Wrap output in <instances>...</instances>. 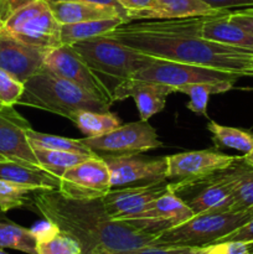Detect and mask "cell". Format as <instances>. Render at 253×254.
Returning <instances> with one entry per match:
<instances>
[{
	"label": "cell",
	"instance_id": "d6a6232c",
	"mask_svg": "<svg viewBox=\"0 0 253 254\" xmlns=\"http://www.w3.org/2000/svg\"><path fill=\"white\" fill-rule=\"evenodd\" d=\"M24 92V83L0 68V99L5 106H15Z\"/></svg>",
	"mask_w": 253,
	"mask_h": 254
},
{
	"label": "cell",
	"instance_id": "7c38bea8",
	"mask_svg": "<svg viewBox=\"0 0 253 254\" xmlns=\"http://www.w3.org/2000/svg\"><path fill=\"white\" fill-rule=\"evenodd\" d=\"M42 68L62 77L113 104L112 94L71 45H61L46 55Z\"/></svg>",
	"mask_w": 253,
	"mask_h": 254
},
{
	"label": "cell",
	"instance_id": "6da1fadb",
	"mask_svg": "<svg viewBox=\"0 0 253 254\" xmlns=\"http://www.w3.org/2000/svg\"><path fill=\"white\" fill-rule=\"evenodd\" d=\"M206 17L129 21L106 35L129 49L155 59L201 64L251 77L253 50L206 40L201 35Z\"/></svg>",
	"mask_w": 253,
	"mask_h": 254
},
{
	"label": "cell",
	"instance_id": "603a6c76",
	"mask_svg": "<svg viewBox=\"0 0 253 254\" xmlns=\"http://www.w3.org/2000/svg\"><path fill=\"white\" fill-rule=\"evenodd\" d=\"M223 173L232 185L233 211H253V166L246 164L242 156H237Z\"/></svg>",
	"mask_w": 253,
	"mask_h": 254
},
{
	"label": "cell",
	"instance_id": "30bf717a",
	"mask_svg": "<svg viewBox=\"0 0 253 254\" xmlns=\"http://www.w3.org/2000/svg\"><path fill=\"white\" fill-rule=\"evenodd\" d=\"M111 189L108 166L102 156L96 155L69 168L60 179L57 191L72 200H96Z\"/></svg>",
	"mask_w": 253,
	"mask_h": 254
},
{
	"label": "cell",
	"instance_id": "f1b7e54d",
	"mask_svg": "<svg viewBox=\"0 0 253 254\" xmlns=\"http://www.w3.org/2000/svg\"><path fill=\"white\" fill-rule=\"evenodd\" d=\"M32 150L40 166L59 179H61L69 168L91 158V155L71 153V151L49 150L42 148H32Z\"/></svg>",
	"mask_w": 253,
	"mask_h": 254
},
{
	"label": "cell",
	"instance_id": "bcb514c9",
	"mask_svg": "<svg viewBox=\"0 0 253 254\" xmlns=\"http://www.w3.org/2000/svg\"><path fill=\"white\" fill-rule=\"evenodd\" d=\"M250 242V246H251V251H252V254H253V241H248Z\"/></svg>",
	"mask_w": 253,
	"mask_h": 254
},
{
	"label": "cell",
	"instance_id": "5b68a950",
	"mask_svg": "<svg viewBox=\"0 0 253 254\" xmlns=\"http://www.w3.org/2000/svg\"><path fill=\"white\" fill-rule=\"evenodd\" d=\"M252 218L253 211L200 213L161 232L154 238L151 246L207 247L242 227Z\"/></svg>",
	"mask_w": 253,
	"mask_h": 254
},
{
	"label": "cell",
	"instance_id": "f546056e",
	"mask_svg": "<svg viewBox=\"0 0 253 254\" xmlns=\"http://www.w3.org/2000/svg\"><path fill=\"white\" fill-rule=\"evenodd\" d=\"M36 241V235L32 230L0 220V250L11 248L27 254H37Z\"/></svg>",
	"mask_w": 253,
	"mask_h": 254
},
{
	"label": "cell",
	"instance_id": "e575fe53",
	"mask_svg": "<svg viewBox=\"0 0 253 254\" xmlns=\"http://www.w3.org/2000/svg\"><path fill=\"white\" fill-rule=\"evenodd\" d=\"M230 20L235 24L240 25L248 32L253 34V6L242 7V9H236L233 11L230 10Z\"/></svg>",
	"mask_w": 253,
	"mask_h": 254
},
{
	"label": "cell",
	"instance_id": "e0dca14e",
	"mask_svg": "<svg viewBox=\"0 0 253 254\" xmlns=\"http://www.w3.org/2000/svg\"><path fill=\"white\" fill-rule=\"evenodd\" d=\"M50 51L51 50L27 45L0 31V68L9 72L22 83L41 68Z\"/></svg>",
	"mask_w": 253,
	"mask_h": 254
},
{
	"label": "cell",
	"instance_id": "7bdbcfd3",
	"mask_svg": "<svg viewBox=\"0 0 253 254\" xmlns=\"http://www.w3.org/2000/svg\"><path fill=\"white\" fill-rule=\"evenodd\" d=\"M92 254H114L113 252H112V251H109V250H107V248H98V250H96L94 251L93 253Z\"/></svg>",
	"mask_w": 253,
	"mask_h": 254
},
{
	"label": "cell",
	"instance_id": "4dcf8cb0",
	"mask_svg": "<svg viewBox=\"0 0 253 254\" xmlns=\"http://www.w3.org/2000/svg\"><path fill=\"white\" fill-rule=\"evenodd\" d=\"M27 140H29L31 148H42L49 150H60V151H71V153L84 154V155H97L92 151L88 146L84 145L79 139H69L64 136L52 135V134L40 133L29 128L26 131Z\"/></svg>",
	"mask_w": 253,
	"mask_h": 254
},
{
	"label": "cell",
	"instance_id": "5bb4252c",
	"mask_svg": "<svg viewBox=\"0 0 253 254\" xmlns=\"http://www.w3.org/2000/svg\"><path fill=\"white\" fill-rule=\"evenodd\" d=\"M236 159L237 156L222 154L213 149L185 151L169 155L166 156V180L176 183L208 176L216 171L228 168Z\"/></svg>",
	"mask_w": 253,
	"mask_h": 254
},
{
	"label": "cell",
	"instance_id": "836d02e7",
	"mask_svg": "<svg viewBox=\"0 0 253 254\" xmlns=\"http://www.w3.org/2000/svg\"><path fill=\"white\" fill-rule=\"evenodd\" d=\"M202 247H178V246H144L126 251H112L114 254H197Z\"/></svg>",
	"mask_w": 253,
	"mask_h": 254
},
{
	"label": "cell",
	"instance_id": "ffe728a7",
	"mask_svg": "<svg viewBox=\"0 0 253 254\" xmlns=\"http://www.w3.org/2000/svg\"><path fill=\"white\" fill-rule=\"evenodd\" d=\"M55 17L61 25L92 20L122 17L128 22V12H124L111 5H101L86 1H55L47 0Z\"/></svg>",
	"mask_w": 253,
	"mask_h": 254
},
{
	"label": "cell",
	"instance_id": "ac0fdd59",
	"mask_svg": "<svg viewBox=\"0 0 253 254\" xmlns=\"http://www.w3.org/2000/svg\"><path fill=\"white\" fill-rule=\"evenodd\" d=\"M174 92H176V89L166 84L129 78L114 88L112 98L113 103L126 98H133L140 114V121H149L154 114L165 108L166 98Z\"/></svg>",
	"mask_w": 253,
	"mask_h": 254
},
{
	"label": "cell",
	"instance_id": "44dd1931",
	"mask_svg": "<svg viewBox=\"0 0 253 254\" xmlns=\"http://www.w3.org/2000/svg\"><path fill=\"white\" fill-rule=\"evenodd\" d=\"M228 15L230 10H223L220 14L206 17L201 27L202 37L218 44L253 50V34L231 21Z\"/></svg>",
	"mask_w": 253,
	"mask_h": 254
},
{
	"label": "cell",
	"instance_id": "ba28073f",
	"mask_svg": "<svg viewBox=\"0 0 253 254\" xmlns=\"http://www.w3.org/2000/svg\"><path fill=\"white\" fill-rule=\"evenodd\" d=\"M92 151L99 155H136L163 148V141L148 121L133 122L118 127L111 133L96 138L79 139Z\"/></svg>",
	"mask_w": 253,
	"mask_h": 254
},
{
	"label": "cell",
	"instance_id": "c3c4849f",
	"mask_svg": "<svg viewBox=\"0 0 253 254\" xmlns=\"http://www.w3.org/2000/svg\"><path fill=\"white\" fill-rule=\"evenodd\" d=\"M4 160H7V159L5 158V156H2L1 154H0V161H4Z\"/></svg>",
	"mask_w": 253,
	"mask_h": 254
},
{
	"label": "cell",
	"instance_id": "4316f807",
	"mask_svg": "<svg viewBox=\"0 0 253 254\" xmlns=\"http://www.w3.org/2000/svg\"><path fill=\"white\" fill-rule=\"evenodd\" d=\"M77 128L87 136V138H96L111 133L114 129L122 126L121 119L117 114L111 112H92L82 111L77 113L73 118Z\"/></svg>",
	"mask_w": 253,
	"mask_h": 254
},
{
	"label": "cell",
	"instance_id": "8992f818",
	"mask_svg": "<svg viewBox=\"0 0 253 254\" xmlns=\"http://www.w3.org/2000/svg\"><path fill=\"white\" fill-rule=\"evenodd\" d=\"M0 31L19 41L44 50L61 46V24L47 0H29L10 12Z\"/></svg>",
	"mask_w": 253,
	"mask_h": 254
},
{
	"label": "cell",
	"instance_id": "cb8c5ba5",
	"mask_svg": "<svg viewBox=\"0 0 253 254\" xmlns=\"http://www.w3.org/2000/svg\"><path fill=\"white\" fill-rule=\"evenodd\" d=\"M32 231L36 235L37 254H82L78 242L49 221L45 220Z\"/></svg>",
	"mask_w": 253,
	"mask_h": 254
},
{
	"label": "cell",
	"instance_id": "f6af8a7d",
	"mask_svg": "<svg viewBox=\"0 0 253 254\" xmlns=\"http://www.w3.org/2000/svg\"><path fill=\"white\" fill-rule=\"evenodd\" d=\"M251 77H253V57L252 61H251Z\"/></svg>",
	"mask_w": 253,
	"mask_h": 254
},
{
	"label": "cell",
	"instance_id": "7a4b0ae2",
	"mask_svg": "<svg viewBox=\"0 0 253 254\" xmlns=\"http://www.w3.org/2000/svg\"><path fill=\"white\" fill-rule=\"evenodd\" d=\"M32 207L60 231L74 238L81 246L82 254H92L102 247L109 251L140 248L151 246L156 237L126 222L112 220L102 198L72 200L57 190L39 189Z\"/></svg>",
	"mask_w": 253,
	"mask_h": 254
},
{
	"label": "cell",
	"instance_id": "1f68e13d",
	"mask_svg": "<svg viewBox=\"0 0 253 254\" xmlns=\"http://www.w3.org/2000/svg\"><path fill=\"white\" fill-rule=\"evenodd\" d=\"M39 188L0 180V210L7 212L15 208L34 206V196Z\"/></svg>",
	"mask_w": 253,
	"mask_h": 254
},
{
	"label": "cell",
	"instance_id": "d6986e66",
	"mask_svg": "<svg viewBox=\"0 0 253 254\" xmlns=\"http://www.w3.org/2000/svg\"><path fill=\"white\" fill-rule=\"evenodd\" d=\"M223 10L213 9L203 0H153L146 9L128 11V22L139 20H173L193 16H210Z\"/></svg>",
	"mask_w": 253,
	"mask_h": 254
},
{
	"label": "cell",
	"instance_id": "d590c367",
	"mask_svg": "<svg viewBox=\"0 0 253 254\" xmlns=\"http://www.w3.org/2000/svg\"><path fill=\"white\" fill-rule=\"evenodd\" d=\"M230 241H253V218L238 230L233 231L226 237L221 238L217 243L230 242Z\"/></svg>",
	"mask_w": 253,
	"mask_h": 254
},
{
	"label": "cell",
	"instance_id": "681fc988",
	"mask_svg": "<svg viewBox=\"0 0 253 254\" xmlns=\"http://www.w3.org/2000/svg\"><path fill=\"white\" fill-rule=\"evenodd\" d=\"M0 254H7V253L4 252V251H2V250H0Z\"/></svg>",
	"mask_w": 253,
	"mask_h": 254
},
{
	"label": "cell",
	"instance_id": "2e32d148",
	"mask_svg": "<svg viewBox=\"0 0 253 254\" xmlns=\"http://www.w3.org/2000/svg\"><path fill=\"white\" fill-rule=\"evenodd\" d=\"M29 128L30 123L15 111L14 106L0 109V154L10 161L40 166L27 140Z\"/></svg>",
	"mask_w": 253,
	"mask_h": 254
},
{
	"label": "cell",
	"instance_id": "277c9868",
	"mask_svg": "<svg viewBox=\"0 0 253 254\" xmlns=\"http://www.w3.org/2000/svg\"><path fill=\"white\" fill-rule=\"evenodd\" d=\"M71 46L78 52L112 96L119 83L133 78L136 72L150 66L156 60L155 57L129 49L107 35L74 42Z\"/></svg>",
	"mask_w": 253,
	"mask_h": 254
},
{
	"label": "cell",
	"instance_id": "484cf974",
	"mask_svg": "<svg viewBox=\"0 0 253 254\" xmlns=\"http://www.w3.org/2000/svg\"><path fill=\"white\" fill-rule=\"evenodd\" d=\"M207 130L212 134V143L216 149H235L243 154L250 153L253 149L252 131L226 127L216 122H210L207 124Z\"/></svg>",
	"mask_w": 253,
	"mask_h": 254
},
{
	"label": "cell",
	"instance_id": "9c48e42d",
	"mask_svg": "<svg viewBox=\"0 0 253 254\" xmlns=\"http://www.w3.org/2000/svg\"><path fill=\"white\" fill-rule=\"evenodd\" d=\"M133 78L158 82L176 89L186 84L220 83L225 81L236 82L241 78V76L201 64H181L156 59L150 66L136 72Z\"/></svg>",
	"mask_w": 253,
	"mask_h": 254
},
{
	"label": "cell",
	"instance_id": "74e56055",
	"mask_svg": "<svg viewBox=\"0 0 253 254\" xmlns=\"http://www.w3.org/2000/svg\"><path fill=\"white\" fill-rule=\"evenodd\" d=\"M117 1L126 11H138V10H143L150 6L153 0H117Z\"/></svg>",
	"mask_w": 253,
	"mask_h": 254
},
{
	"label": "cell",
	"instance_id": "3957f363",
	"mask_svg": "<svg viewBox=\"0 0 253 254\" xmlns=\"http://www.w3.org/2000/svg\"><path fill=\"white\" fill-rule=\"evenodd\" d=\"M17 104L41 109L73 121L82 111L108 112L109 104L92 92L41 67L24 83Z\"/></svg>",
	"mask_w": 253,
	"mask_h": 254
},
{
	"label": "cell",
	"instance_id": "8fae6325",
	"mask_svg": "<svg viewBox=\"0 0 253 254\" xmlns=\"http://www.w3.org/2000/svg\"><path fill=\"white\" fill-rule=\"evenodd\" d=\"M102 158L109 169L112 189L135 188L166 181V156L145 159L136 155H104Z\"/></svg>",
	"mask_w": 253,
	"mask_h": 254
},
{
	"label": "cell",
	"instance_id": "4fadbf2b",
	"mask_svg": "<svg viewBox=\"0 0 253 254\" xmlns=\"http://www.w3.org/2000/svg\"><path fill=\"white\" fill-rule=\"evenodd\" d=\"M192 216L195 215L185 201L170 191L149 203L140 213L122 222L128 223L140 232L158 236L174 226L190 220Z\"/></svg>",
	"mask_w": 253,
	"mask_h": 254
},
{
	"label": "cell",
	"instance_id": "7dc6e473",
	"mask_svg": "<svg viewBox=\"0 0 253 254\" xmlns=\"http://www.w3.org/2000/svg\"><path fill=\"white\" fill-rule=\"evenodd\" d=\"M4 107H6V106H5V104L2 103L1 99H0V109H2V108H4Z\"/></svg>",
	"mask_w": 253,
	"mask_h": 254
},
{
	"label": "cell",
	"instance_id": "52a82bcc",
	"mask_svg": "<svg viewBox=\"0 0 253 254\" xmlns=\"http://www.w3.org/2000/svg\"><path fill=\"white\" fill-rule=\"evenodd\" d=\"M171 191L176 195L186 193L185 202L193 215L233 211L235 197L230 179L223 170L208 176L189 181L171 183Z\"/></svg>",
	"mask_w": 253,
	"mask_h": 254
},
{
	"label": "cell",
	"instance_id": "60d3db41",
	"mask_svg": "<svg viewBox=\"0 0 253 254\" xmlns=\"http://www.w3.org/2000/svg\"><path fill=\"white\" fill-rule=\"evenodd\" d=\"M197 254H218V252L216 246L211 245V246H207V247H202V250H201Z\"/></svg>",
	"mask_w": 253,
	"mask_h": 254
},
{
	"label": "cell",
	"instance_id": "9a60e30c",
	"mask_svg": "<svg viewBox=\"0 0 253 254\" xmlns=\"http://www.w3.org/2000/svg\"><path fill=\"white\" fill-rule=\"evenodd\" d=\"M170 191V181L166 180L146 186L111 189V191L102 197V201L112 220L126 221L140 213L149 203Z\"/></svg>",
	"mask_w": 253,
	"mask_h": 254
},
{
	"label": "cell",
	"instance_id": "ab89813d",
	"mask_svg": "<svg viewBox=\"0 0 253 254\" xmlns=\"http://www.w3.org/2000/svg\"><path fill=\"white\" fill-rule=\"evenodd\" d=\"M12 10H14V6L9 0H0V21H4Z\"/></svg>",
	"mask_w": 253,
	"mask_h": 254
},
{
	"label": "cell",
	"instance_id": "b9f144b4",
	"mask_svg": "<svg viewBox=\"0 0 253 254\" xmlns=\"http://www.w3.org/2000/svg\"><path fill=\"white\" fill-rule=\"evenodd\" d=\"M242 160L245 161L246 164H248V165L253 166V149H252V150L250 151V153H247V154H243V156H242Z\"/></svg>",
	"mask_w": 253,
	"mask_h": 254
},
{
	"label": "cell",
	"instance_id": "8d00e7d4",
	"mask_svg": "<svg viewBox=\"0 0 253 254\" xmlns=\"http://www.w3.org/2000/svg\"><path fill=\"white\" fill-rule=\"evenodd\" d=\"M213 9L230 10L231 7L253 6V0H203Z\"/></svg>",
	"mask_w": 253,
	"mask_h": 254
},
{
	"label": "cell",
	"instance_id": "83f0119b",
	"mask_svg": "<svg viewBox=\"0 0 253 254\" xmlns=\"http://www.w3.org/2000/svg\"><path fill=\"white\" fill-rule=\"evenodd\" d=\"M235 82L225 81L220 83H195V84H186V86L176 88V92L185 93L190 97V102L186 104L188 109L193 112L195 114L206 117L207 118V106L208 99L211 94H217L227 92L233 88Z\"/></svg>",
	"mask_w": 253,
	"mask_h": 254
},
{
	"label": "cell",
	"instance_id": "f35d334b",
	"mask_svg": "<svg viewBox=\"0 0 253 254\" xmlns=\"http://www.w3.org/2000/svg\"><path fill=\"white\" fill-rule=\"evenodd\" d=\"M55 1H86V2H94V4H101V5H111V6L117 7V9L122 10L124 12H128L126 9L119 5L117 0H55Z\"/></svg>",
	"mask_w": 253,
	"mask_h": 254
},
{
	"label": "cell",
	"instance_id": "f907efd6",
	"mask_svg": "<svg viewBox=\"0 0 253 254\" xmlns=\"http://www.w3.org/2000/svg\"><path fill=\"white\" fill-rule=\"evenodd\" d=\"M0 24H1V21H0Z\"/></svg>",
	"mask_w": 253,
	"mask_h": 254
},
{
	"label": "cell",
	"instance_id": "7402d4cb",
	"mask_svg": "<svg viewBox=\"0 0 253 254\" xmlns=\"http://www.w3.org/2000/svg\"><path fill=\"white\" fill-rule=\"evenodd\" d=\"M0 180L36 186L44 190H57L60 179L40 166L16 161H0Z\"/></svg>",
	"mask_w": 253,
	"mask_h": 254
},
{
	"label": "cell",
	"instance_id": "ee69618b",
	"mask_svg": "<svg viewBox=\"0 0 253 254\" xmlns=\"http://www.w3.org/2000/svg\"><path fill=\"white\" fill-rule=\"evenodd\" d=\"M10 2H11V5L14 6V9H16L17 6H20L21 4H24V2L29 1V0H9Z\"/></svg>",
	"mask_w": 253,
	"mask_h": 254
},
{
	"label": "cell",
	"instance_id": "d4e9b609",
	"mask_svg": "<svg viewBox=\"0 0 253 254\" xmlns=\"http://www.w3.org/2000/svg\"><path fill=\"white\" fill-rule=\"evenodd\" d=\"M124 22L126 20L122 17H111V19L61 25V44L72 45L74 42L83 41V40L92 39V37L102 36V35L113 31L116 27Z\"/></svg>",
	"mask_w": 253,
	"mask_h": 254
}]
</instances>
